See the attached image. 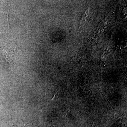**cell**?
<instances>
[{
    "label": "cell",
    "mask_w": 127,
    "mask_h": 127,
    "mask_svg": "<svg viewBox=\"0 0 127 127\" xmlns=\"http://www.w3.org/2000/svg\"><path fill=\"white\" fill-rule=\"evenodd\" d=\"M115 118H117V119H119L120 118V114H115Z\"/></svg>",
    "instance_id": "3"
},
{
    "label": "cell",
    "mask_w": 127,
    "mask_h": 127,
    "mask_svg": "<svg viewBox=\"0 0 127 127\" xmlns=\"http://www.w3.org/2000/svg\"><path fill=\"white\" fill-rule=\"evenodd\" d=\"M32 124L29 123H25L23 124L20 126H19V127H32Z\"/></svg>",
    "instance_id": "2"
},
{
    "label": "cell",
    "mask_w": 127,
    "mask_h": 127,
    "mask_svg": "<svg viewBox=\"0 0 127 127\" xmlns=\"http://www.w3.org/2000/svg\"><path fill=\"white\" fill-rule=\"evenodd\" d=\"M97 127V126H95V127Z\"/></svg>",
    "instance_id": "4"
},
{
    "label": "cell",
    "mask_w": 127,
    "mask_h": 127,
    "mask_svg": "<svg viewBox=\"0 0 127 127\" xmlns=\"http://www.w3.org/2000/svg\"><path fill=\"white\" fill-rule=\"evenodd\" d=\"M1 54H2V55L4 56L5 57L6 61L7 62L10 63L12 61V60L11 59L10 56L7 54L5 50H2V51H1Z\"/></svg>",
    "instance_id": "1"
}]
</instances>
